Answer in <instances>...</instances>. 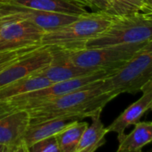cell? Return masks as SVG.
Here are the masks:
<instances>
[{"label": "cell", "mask_w": 152, "mask_h": 152, "mask_svg": "<svg viewBox=\"0 0 152 152\" xmlns=\"http://www.w3.org/2000/svg\"><path fill=\"white\" fill-rule=\"evenodd\" d=\"M115 152H142V150H116Z\"/></svg>", "instance_id": "obj_26"}, {"label": "cell", "mask_w": 152, "mask_h": 152, "mask_svg": "<svg viewBox=\"0 0 152 152\" xmlns=\"http://www.w3.org/2000/svg\"><path fill=\"white\" fill-rule=\"evenodd\" d=\"M0 116H2V111H1V104H0Z\"/></svg>", "instance_id": "obj_29"}, {"label": "cell", "mask_w": 152, "mask_h": 152, "mask_svg": "<svg viewBox=\"0 0 152 152\" xmlns=\"http://www.w3.org/2000/svg\"><path fill=\"white\" fill-rule=\"evenodd\" d=\"M49 48L52 52L51 63L37 73L47 78L51 83H57L70 79L79 78L91 74L98 71H101L75 65L67 59L61 48L56 47Z\"/></svg>", "instance_id": "obj_10"}, {"label": "cell", "mask_w": 152, "mask_h": 152, "mask_svg": "<svg viewBox=\"0 0 152 152\" xmlns=\"http://www.w3.org/2000/svg\"><path fill=\"white\" fill-rule=\"evenodd\" d=\"M29 152H61L56 135L28 146Z\"/></svg>", "instance_id": "obj_20"}, {"label": "cell", "mask_w": 152, "mask_h": 152, "mask_svg": "<svg viewBox=\"0 0 152 152\" xmlns=\"http://www.w3.org/2000/svg\"><path fill=\"white\" fill-rule=\"evenodd\" d=\"M52 83H53L47 78L35 72L0 88V103L7 102L17 96L45 88Z\"/></svg>", "instance_id": "obj_14"}, {"label": "cell", "mask_w": 152, "mask_h": 152, "mask_svg": "<svg viewBox=\"0 0 152 152\" xmlns=\"http://www.w3.org/2000/svg\"><path fill=\"white\" fill-rule=\"evenodd\" d=\"M6 22H7V21H6V20H5L4 18L0 17V27H1V26H2V25H3V24H4V23H6Z\"/></svg>", "instance_id": "obj_28"}, {"label": "cell", "mask_w": 152, "mask_h": 152, "mask_svg": "<svg viewBox=\"0 0 152 152\" xmlns=\"http://www.w3.org/2000/svg\"><path fill=\"white\" fill-rule=\"evenodd\" d=\"M75 1H77V2L83 4L84 7H89V3H88L87 0H75Z\"/></svg>", "instance_id": "obj_25"}, {"label": "cell", "mask_w": 152, "mask_h": 152, "mask_svg": "<svg viewBox=\"0 0 152 152\" xmlns=\"http://www.w3.org/2000/svg\"><path fill=\"white\" fill-rule=\"evenodd\" d=\"M149 152H152V149H151V150H150V151H149Z\"/></svg>", "instance_id": "obj_31"}, {"label": "cell", "mask_w": 152, "mask_h": 152, "mask_svg": "<svg viewBox=\"0 0 152 152\" xmlns=\"http://www.w3.org/2000/svg\"><path fill=\"white\" fill-rule=\"evenodd\" d=\"M152 82V41L143 46L131 59L103 80L106 91L117 96L135 94Z\"/></svg>", "instance_id": "obj_4"}, {"label": "cell", "mask_w": 152, "mask_h": 152, "mask_svg": "<svg viewBox=\"0 0 152 152\" xmlns=\"http://www.w3.org/2000/svg\"><path fill=\"white\" fill-rule=\"evenodd\" d=\"M100 116L101 114H97L91 117V123L83 132L74 152H96L106 143V135L108 132Z\"/></svg>", "instance_id": "obj_16"}, {"label": "cell", "mask_w": 152, "mask_h": 152, "mask_svg": "<svg viewBox=\"0 0 152 152\" xmlns=\"http://www.w3.org/2000/svg\"><path fill=\"white\" fill-rule=\"evenodd\" d=\"M0 1H1V0H0Z\"/></svg>", "instance_id": "obj_33"}, {"label": "cell", "mask_w": 152, "mask_h": 152, "mask_svg": "<svg viewBox=\"0 0 152 152\" xmlns=\"http://www.w3.org/2000/svg\"><path fill=\"white\" fill-rule=\"evenodd\" d=\"M42 47H31V48H23V49H18V50H13V51H6V52H0V72H1L6 66H7L9 64H11L13 61L18 59L19 57L30 53L31 51Z\"/></svg>", "instance_id": "obj_21"}, {"label": "cell", "mask_w": 152, "mask_h": 152, "mask_svg": "<svg viewBox=\"0 0 152 152\" xmlns=\"http://www.w3.org/2000/svg\"><path fill=\"white\" fill-rule=\"evenodd\" d=\"M140 1H142V0H140Z\"/></svg>", "instance_id": "obj_32"}, {"label": "cell", "mask_w": 152, "mask_h": 152, "mask_svg": "<svg viewBox=\"0 0 152 152\" xmlns=\"http://www.w3.org/2000/svg\"><path fill=\"white\" fill-rule=\"evenodd\" d=\"M5 152H29V149L24 140H21L20 141H18L14 145L10 147H7Z\"/></svg>", "instance_id": "obj_23"}, {"label": "cell", "mask_w": 152, "mask_h": 152, "mask_svg": "<svg viewBox=\"0 0 152 152\" xmlns=\"http://www.w3.org/2000/svg\"><path fill=\"white\" fill-rule=\"evenodd\" d=\"M142 5L141 11L152 14V0H142Z\"/></svg>", "instance_id": "obj_24"}, {"label": "cell", "mask_w": 152, "mask_h": 152, "mask_svg": "<svg viewBox=\"0 0 152 152\" xmlns=\"http://www.w3.org/2000/svg\"><path fill=\"white\" fill-rule=\"evenodd\" d=\"M115 16L106 12H88L64 26L45 32L41 45L64 49L82 48L88 40L103 33Z\"/></svg>", "instance_id": "obj_2"}, {"label": "cell", "mask_w": 152, "mask_h": 152, "mask_svg": "<svg viewBox=\"0 0 152 152\" xmlns=\"http://www.w3.org/2000/svg\"><path fill=\"white\" fill-rule=\"evenodd\" d=\"M87 1L89 3V7L93 9L94 12H106L112 15L110 6L107 0H87Z\"/></svg>", "instance_id": "obj_22"}, {"label": "cell", "mask_w": 152, "mask_h": 152, "mask_svg": "<svg viewBox=\"0 0 152 152\" xmlns=\"http://www.w3.org/2000/svg\"><path fill=\"white\" fill-rule=\"evenodd\" d=\"M6 148H7L6 146L0 144V152H5V151H6Z\"/></svg>", "instance_id": "obj_27"}, {"label": "cell", "mask_w": 152, "mask_h": 152, "mask_svg": "<svg viewBox=\"0 0 152 152\" xmlns=\"http://www.w3.org/2000/svg\"><path fill=\"white\" fill-rule=\"evenodd\" d=\"M111 14L115 16L132 15L142 10V1L140 0H107Z\"/></svg>", "instance_id": "obj_19"}, {"label": "cell", "mask_w": 152, "mask_h": 152, "mask_svg": "<svg viewBox=\"0 0 152 152\" xmlns=\"http://www.w3.org/2000/svg\"><path fill=\"white\" fill-rule=\"evenodd\" d=\"M73 121L75 120L56 118L38 123H31L23 135V140L27 146H30L39 140L56 135Z\"/></svg>", "instance_id": "obj_15"}, {"label": "cell", "mask_w": 152, "mask_h": 152, "mask_svg": "<svg viewBox=\"0 0 152 152\" xmlns=\"http://www.w3.org/2000/svg\"><path fill=\"white\" fill-rule=\"evenodd\" d=\"M30 124V115L24 109L0 116V144L10 147L23 140Z\"/></svg>", "instance_id": "obj_12"}, {"label": "cell", "mask_w": 152, "mask_h": 152, "mask_svg": "<svg viewBox=\"0 0 152 152\" xmlns=\"http://www.w3.org/2000/svg\"><path fill=\"white\" fill-rule=\"evenodd\" d=\"M89 123L75 120L56 135L61 152H74Z\"/></svg>", "instance_id": "obj_18"}, {"label": "cell", "mask_w": 152, "mask_h": 152, "mask_svg": "<svg viewBox=\"0 0 152 152\" xmlns=\"http://www.w3.org/2000/svg\"><path fill=\"white\" fill-rule=\"evenodd\" d=\"M116 70L98 71L91 74L83 76V77L53 83L52 84L45 88L17 96L7 102L0 103L2 106L3 115L15 110L30 109L48 100L54 99L74 91H77L81 88H83L100 80H104L108 77L109 75L114 73Z\"/></svg>", "instance_id": "obj_5"}, {"label": "cell", "mask_w": 152, "mask_h": 152, "mask_svg": "<svg viewBox=\"0 0 152 152\" xmlns=\"http://www.w3.org/2000/svg\"><path fill=\"white\" fill-rule=\"evenodd\" d=\"M102 82L100 80L27 109L31 123L56 118L82 120L101 114L103 108L117 97L114 92L106 91Z\"/></svg>", "instance_id": "obj_1"}, {"label": "cell", "mask_w": 152, "mask_h": 152, "mask_svg": "<svg viewBox=\"0 0 152 152\" xmlns=\"http://www.w3.org/2000/svg\"><path fill=\"white\" fill-rule=\"evenodd\" d=\"M7 1L34 10L58 13L72 15H82L88 11L83 4L75 0H7Z\"/></svg>", "instance_id": "obj_13"}, {"label": "cell", "mask_w": 152, "mask_h": 152, "mask_svg": "<svg viewBox=\"0 0 152 152\" xmlns=\"http://www.w3.org/2000/svg\"><path fill=\"white\" fill-rule=\"evenodd\" d=\"M146 44H121L99 48L61 49L67 59L75 65L96 70H116Z\"/></svg>", "instance_id": "obj_6"}, {"label": "cell", "mask_w": 152, "mask_h": 152, "mask_svg": "<svg viewBox=\"0 0 152 152\" xmlns=\"http://www.w3.org/2000/svg\"><path fill=\"white\" fill-rule=\"evenodd\" d=\"M150 41H152V14L140 11L128 15L115 16L110 26L103 33L88 40L83 48H99Z\"/></svg>", "instance_id": "obj_3"}, {"label": "cell", "mask_w": 152, "mask_h": 152, "mask_svg": "<svg viewBox=\"0 0 152 152\" xmlns=\"http://www.w3.org/2000/svg\"><path fill=\"white\" fill-rule=\"evenodd\" d=\"M52 60L49 47L42 46L19 57L0 72V88L47 67Z\"/></svg>", "instance_id": "obj_9"}, {"label": "cell", "mask_w": 152, "mask_h": 152, "mask_svg": "<svg viewBox=\"0 0 152 152\" xmlns=\"http://www.w3.org/2000/svg\"><path fill=\"white\" fill-rule=\"evenodd\" d=\"M79 16L34 10L11 3L7 0L0 1V17L9 21H27L41 28L46 32L64 26L75 21Z\"/></svg>", "instance_id": "obj_7"}, {"label": "cell", "mask_w": 152, "mask_h": 152, "mask_svg": "<svg viewBox=\"0 0 152 152\" xmlns=\"http://www.w3.org/2000/svg\"><path fill=\"white\" fill-rule=\"evenodd\" d=\"M6 21L0 27V52L42 46L44 30L27 21Z\"/></svg>", "instance_id": "obj_8"}, {"label": "cell", "mask_w": 152, "mask_h": 152, "mask_svg": "<svg viewBox=\"0 0 152 152\" xmlns=\"http://www.w3.org/2000/svg\"><path fill=\"white\" fill-rule=\"evenodd\" d=\"M150 110L152 111V105H151V107H150Z\"/></svg>", "instance_id": "obj_30"}, {"label": "cell", "mask_w": 152, "mask_h": 152, "mask_svg": "<svg viewBox=\"0 0 152 152\" xmlns=\"http://www.w3.org/2000/svg\"><path fill=\"white\" fill-rule=\"evenodd\" d=\"M117 150H141L147 144L152 142V121H139L133 130L118 140Z\"/></svg>", "instance_id": "obj_17"}, {"label": "cell", "mask_w": 152, "mask_h": 152, "mask_svg": "<svg viewBox=\"0 0 152 152\" xmlns=\"http://www.w3.org/2000/svg\"><path fill=\"white\" fill-rule=\"evenodd\" d=\"M141 97L126 107L107 127V132H115L117 140L125 134V130L138 123L144 114L150 110L152 105V82L148 83L141 90Z\"/></svg>", "instance_id": "obj_11"}]
</instances>
